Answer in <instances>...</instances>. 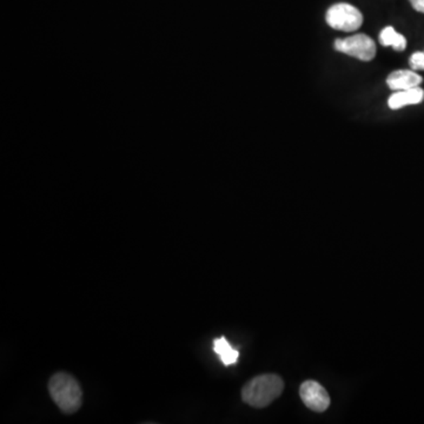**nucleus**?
<instances>
[{
    "instance_id": "f257e3e1",
    "label": "nucleus",
    "mask_w": 424,
    "mask_h": 424,
    "mask_svg": "<svg viewBox=\"0 0 424 424\" xmlns=\"http://www.w3.org/2000/svg\"><path fill=\"white\" fill-rule=\"evenodd\" d=\"M285 391V382L275 374L257 376L246 383L242 391L243 401L254 408H265Z\"/></svg>"
},
{
    "instance_id": "f03ea898",
    "label": "nucleus",
    "mask_w": 424,
    "mask_h": 424,
    "mask_svg": "<svg viewBox=\"0 0 424 424\" xmlns=\"http://www.w3.org/2000/svg\"><path fill=\"white\" fill-rule=\"evenodd\" d=\"M49 391L58 408L65 414L76 413L82 405L80 383L66 372H58L50 379Z\"/></svg>"
},
{
    "instance_id": "7ed1b4c3",
    "label": "nucleus",
    "mask_w": 424,
    "mask_h": 424,
    "mask_svg": "<svg viewBox=\"0 0 424 424\" xmlns=\"http://www.w3.org/2000/svg\"><path fill=\"white\" fill-rule=\"evenodd\" d=\"M326 20L335 30L352 32L362 26L363 15L358 8L348 3H338L326 11Z\"/></svg>"
},
{
    "instance_id": "20e7f679",
    "label": "nucleus",
    "mask_w": 424,
    "mask_h": 424,
    "mask_svg": "<svg viewBox=\"0 0 424 424\" xmlns=\"http://www.w3.org/2000/svg\"><path fill=\"white\" fill-rule=\"evenodd\" d=\"M335 49L362 61H370L376 56V44L367 34H355L351 37L335 40Z\"/></svg>"
},
{
    "instance_id": "39448f33",
    "label": "nucleus",
    "mask_w": 424,
    "mask_h": 424,
    "mask_svg": "<svg viewBox=\"0 0 424 424\" xmlns=\"http://www.w3.org/2000/svg\"><path fill=\"white\" fill-rule=\"evenodd\" d=\"M299 395L309 409L322 413L329 408V394L316 381H305L299 388Z\"/></svg>"
},
{
    "instance_id": "423d86ee",
    "label": "nucleus",
    "mask_w": 424,
    "mask_h": 424,
    "mask_svg": "<svg viewBox=\"0 0 424 424\" xmlns=\"http://www.w3.org/2000/svg\"><path fill=\"white\" fill-rule=\"evenodd\" d=\"M423 80L414 70H397L391 73L386 78V85L391 90H409L413 87L420 86Z\"/></svg>"
},
{
    "instance_id": "0eeeda50",
    "label": "nucleus",
    "mask_w": 424,
    "mask_h": 424,
    "mask_svg": "<svg viewBox=\"0 0 424 424\" xmlns=\"http://www.w3.org/2000/svg\"><path fill=\"white\" fill-rule=\"evenodd\" d=\"M424 100V90L421 87H413L409 90L398 91L391 95L388 99V105L391 110H398L405 105H414L420 104Z\"/></svg>"
},
{
    "instance_id": "6e6552de",
    "label": "nucleus",
    "mask_w": 424,
    "mask_h": 424,
    "mask_svg": "<svg viewBox=\"0 0 424 424\" xmlns=\"http://www.w3.org/2000/svg\"><path fill=\"white\" fill-rule=\"evenodd\" d=\"M213 351L216 352L217 356L220 357L224 365H232L237 363L239 358L238 350L232 348V345L227 341V338H216L212 344Z\"/></svg>"
},
{
    "instance_id": "1a4fd4ad",
    "label": "nucleus",
    "mask_w": 424,
    "mask_h": 424,
    "mask_svg": "<svg viewBox=\"0 0 424 424\" xmlns=\"http://www.w3.org/2000/svg\"><path fill=\"white\" fill-rule=\"evenodd\" d=\"M379 43L383 46H393L396 51H404L407 47V39L404 36L397 33L394 27L391 26L386 27L381 31Z\"/></svg>"
},
{
    "instance_id": "9d476101",
    "label": "nucleus",
    "mask_w": 424,
    "mask_h": 424,
    "mask_svg": "<svg viewBox=\"0 0 424 424\" xmlns=\"http://www.w3.org/2000/svg\"><path fill=\"white\" fill-rule=\"evenodd\" d=\"M409 64L414 71L424 70V52L414 53L413 56L410 57Z\"/></svg>"
},
{
    "instance_id": "9b49d317",
    "label": "nucleus",
    "mask_w": 424,
    "mask_h": 424,
    "mask_svg": "<svg viewBox=\"0 0 424 424\" xmlns=\"http://www.w3.org/2000/svg\"><path fill=\"white\" fill-rule=\"evenodd\" d=\"M410 4L417 12L424 13V0H409Z\"/></svg>"
}]
</instances>
